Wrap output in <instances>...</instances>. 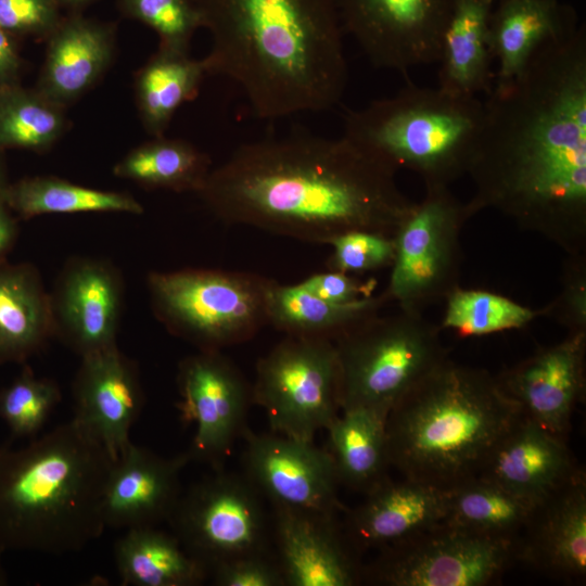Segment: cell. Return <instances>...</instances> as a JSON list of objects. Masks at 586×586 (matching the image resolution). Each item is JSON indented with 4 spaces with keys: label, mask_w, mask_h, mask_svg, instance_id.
<instances>
[{
    "label": "cell",
    "mask_w": 586,
    "mask_h": 586,
    "mask_svg": "<svg viewBox=\"0 0 586 586\" xmlns=\"http://www.w3.org/2000/svg\"><path fill=\"white\" fill-rule=\"evenodd\" d=\"M469 168L473 215L494 209L569 256L586 254V28L494 84Z\"/></svg>",
    "instance_id": "6da1fadb"
},
{
    "label": "cell",
    "mask_w": 586,
    "mask_h": 586,
    "mask_svg": "<svg viewBox=\"0 0 586 586\" xmlns=\"http://www.w3.org/2000/svg\"><path fill=\"white\" fill-rule=\"evenodd\" d=\"M395 176L344 136L290 135L239 145L198 196L224 224L329 244L356 230L394 235L415 204Z\"/></svg>",
    "instance_id": "7a4b0ae2"
},
{
    "label": "cell",
    "mask_w": 586,
    "mask_h": 586,
    "mask_svg": "<svg viewBox=\"0 0 586 586\" xmlns=\"http://www.w3.org/2000/svg\"><path fill=\"white\" fill-rule=\"evenodd\" d=\"M212 39L207 74L240 87L264 119L328 111L347 84L334 0H193Z\"/></svg>",
    "instance_id": "3957f363"
},
{
    "label": "cell",
    "mask_w": 586,
    "mask_h": 586,
    "mask_svg": "<svg viewBox=\"0 0 586 586\" xmlns=\"http://www.w3.org/2000/svg\"><path fill=\"white\" fill-rule=\"evenodd\" d=\"M522 415L496 375L446 358L390 410V464L406 479L448 491L479 476Z\"/></svg>",
    "instance_id": "277c9868"
},
{
    "label": "cell",
    "mask_w": 586,
    "mask_h": 586,
    "mask_svg": "<svg viewBox=\"0 0 586 586\" xmlns=\"http://www.w3.org/2000/svg\"><path fill=\"white\" fill-rule=\"evenodd\" d=\"M113 462L73 419L22 448L0 445V549L64 555L99 538Z\"/></svg>",
    "instance_id": "5b68a950"
},
{
    "label": "cell",
    "mask_w": 586,
    "mask_h": 586,
    "mask_svg": "<svg viewBox=\"0 0 586 586\" xmlns=\"http://www.w3.org/2000/svg\"><path fill=\"white\" fill-rule=\"evenodd\" d=\"M483 120L477 97L409 84L393 97L347 112L342 136L396 171H413L424 188L450 187L468 175Z\"/></svg>",
    "instance_id": "8992f818"
},
{
    "label": "cell",
    "mask_w": 586,
    "mask_h": 586,
    "mask_svg": "<svg viewBox=\"0 0 586 586\" xmlns=\"http://www.w3.org/2000/svg\"><path fill=\"white\" fill-rule=\"evenodd\" d=\"M440 330L422 313L399 309L371 316L334 340L341 411L367 409L386 420L393 406L448 358Z\"/></svg>",
    "instance_id": "52a82bcc"
},
{
    "label": "cell",
    "mask_w": 586,
    "mask_h": 586,
    "mask_svg": "<svg viewBox=\"0 0 586 586\" xmlns=\"http://www.w3.org/2000/svg\"><path fill=\"white\" fill-rule=\"evenodd\" d=\"M273 280L211 268L151 271L146 277L155 318L200 351H221L254 337L267 321Z\"/></svg>",
    "instance_id": "ba28073f"
},
{
    "label": "cell",
    "mask_w": 586,
    "mask_h": 586,
    "mask_svg": "<svg viewBox=\"0 0 586 586\" xmlns=\"http://www.w3.org/2000/svg\"><path fill=\"white\" fill-rule=\"evenodd\" d=\"M252 403L265 411L271 432L314 442L341 412L334 342L285 335L257 361Z\"/></svg>",
    "instance_id": "9c48e42d"
},
{
    "label": "cell",
    "mask_w": 586,
    "mask_h": 586,
    "mask_svg": "<svg viewBox=\"0 0 586 586\" xmlns=\"http://www.w3.org/2000/svg\"><path fill=\"white\" fill-rule=\"evenodd\" d=\"M397 227L395 257L384 291L399 309L423 313L459 285L461 231L474 216L449 187L424 188Z\"/></svg>",
    "instance_id": "30bf717a"
},
{
    "label": "cell",
    "mask_w": 586,
    "mask_h": 586,
    "mask_svg": "<svg viewBox=\"0 0 586 586\" xmlns=\"http://www.w3.org/2000/svg\"><path fill=\"white\" fill-rule=\"evenodd\" d=\"M213 471L181 492L167 520L208 572L235 557L272 552L271 515L264 497L244 474Z\"/></svg>",
    "instance_id": "8fae6325"
},
{
    "label": "cell",
    "mask_w": 586,
    "mask_h": 586,
    "mask_svg": "<svg viewBox=\"0 0 586 586\" xmlns=\"http://www.w3.org/2000/svg\"><path fill=\"white\" fill-rule=\"evenodd\" d=\"M515 542L446 521L378 550L362 583L381 586H486L515 562Z\"/></svg>",
    "instance_id": "7c38bea8"
},
{
    "label": "cell",
    "mask_w": 586,
    "mask_h": 586,
    "mask_svg": "<svg viewBox=\"0 0 586 586\" xmlns=\"http://www.w3.org/2000/svg\"><path fill=\"white\" fill-rule=\"evenodd\" d=\"M177 386L180 418L195 425L191 460L224 469L247 428L252 384L221 351L199 349L179 362Z\"/></svg>",
    "instance_id": "4fadbf2b"
},
{
    "label": "cell",
    "mask_w": 586,
    "mask_h": 586,
    "mask_svg": "<svg viewBox=\"0 0 586 586\" xmlns=\"http://www.w3.org/2000/svg\"><path fill=\"white\" fill-rule=\"evenodd\" d=\"M455 0H334L344 33L378 68L436 63Z\"/></svg>",
    "instance_id": "5bb4252c"
},
{
    "label": "cell",
    "mask_w": 586,
    "mask_h": 586,
    "mask_svg": "<svg viewBox=\"0 0 586 586\" xmlns=\"http://www.w3.org/2000/svg\"><path fill=\"white\" fill-rule=\"evenodd\" d=\"M243 474L271 507L335 515L345 508L331 455L314 442L244 430Z\"/></svg>",
    "instance_id": "9a60e30c"
},
{
    "label": "cell",
    "mask_w": 586,
    "mask_h": 586,
    "mask_svg": "<svg viewBox=\"0 0 586 586\" xmlns=\"http://www.w3.org/2000/svg\"><path fill=\"white\" fill-rule=\"evenodd\" d=\"M53 337L80 357L117 346L125 281L111 260L73 256L49 292Z\"/></svg>",
    "instance_id": "2e32d148"
},
{
    "label": "cell",
    "mask_w": 586,
    "mask_h": 586,
    "mask_svg": "<svg viewBox=\"0 0 586 586\" xmlns=\"http://www.w3.org/2000/svg\"><path fill=\"white\" fill-rule=\"evenodd\" d=\"M80 358L72 384V419L115 461L130 444V429L144 404L138 365L118 346Z\"/></svg>",
    "instance_id": "e0dca14e"
},
{
    "label": "cell",
    "mask_w": 586,
    "mask_h": 586,
    "mask_svg": "<svg viewBox=\"0 0 586 586\" xmlns=\"http://www.w3.org/2000/svg\"><path fill=\"white\" fill-rule=\"evenodd\" d=\"M585 368L586 332H578L538 348L496 377L526 417L565 440L585 395Z\"/></svg>",
    "instance_id": "ac0fdd59"
},
{
    "label": "cell",
    "mask_w": 586,
    "mask_h": 586,
    "mask_svg": "<svg viewBox=\"0 0 586 586\" xmlns=\"http://www.w3.org/2000/svg\"><path fill=\"white\" fill-rule=\"evenodd\" d=\"M272 542L285 586H355L360 555L337 517L272 507Z\"/></svg>",
    "instance_id": "d6986e66"
},
{
    "label": "cell",
    "mask_w": 586,
    "mask_h": 586,
    "mask_svg": "<svg viewBox=\"0 0 586 586\" xmlns=\"http://www.w3.org/2000/svg\"><path fill=\"white\" fill-rule=\"evenodd\" d=\"M189 451L163 457L130 444L113 462L101 501L105 528L157 526L167 521L181 495L180 474Z\"/></svg>",
    "instance_id": "ffe728a7"
},
{
    "label": "cell",
    "mask_w": 586,
    "mask_h": 586,
    "mask_svg": "<svg viewBox=\"0 0 586 586\" xmlns=\"http://www.w3.org/2000/svg\"><path fill=\"white\" fill-rule=\"evenodd\" d=\"M515 559L570 583L586 576V475L536 502L515 543Z\"/></svg>",
    "instance_id": "44dd1931"
},
{
    "label": "cell",
    "mask_w": 586,
    "mask_h": 586,
    "mask_svg": "<svg viewBox=\"0 0 586 586\" xmlns=\"http://www.w3.org/2000/svg\"><path fill=\"white\" fill-rule=\"evenodd\" d=\"M345 513L344 534L361 555L444 522L447 491L406 477L397 482L388 477L367 493L359 506Z\"/></svg>",
    "instance_id": "7402d4cb"
},
{
    "label": "cell",
    "mask_w": 586,
    "mask_h": 586,
    "mask_svg": "<svg viewBox=\"0 0 586 586\" xmlns=\"http://www.w3.org/2000/svg\"><path fill=\"white\" fill-rule=\"evenodd\" d=\"M582 470L565 440L523 413L493 449L479 476L536 504Z\"/></svg>",
    "instance_id": "603a6c76"
},
{
    "label": "cell",
    "mask_w": 586,
    "mask_h": 586,
    "mask_svg": "<svg viewBox=\"0 0 586 586\" xmlns=\"http://www.w3.org/2000/svg\"><path fill=\"white\" fill-rule=\"evenodd\" d=\"M46 40L35 89L63 107L92 89L115 58L114 28L82 16L61 18Z\"/></svg>",
    "instance_id": "cb8c5ba5"
},
{
    "label": "cell",
    "mask_w": 586,
    "mask_h": 586,
    "mask_svg": "<svg viewBox=\"0 0 586 586\" xmlns=\"http://www.w3.org/2000/svg\"><path fill=\"white\" fill-rule=\"evenodd\" d=\"M579 26L574 8L561 0H497L488 25L494 84L512 80L537 50L570 38Z\"/></svg>",
    "instance_id": "d4e9b609"
},
{
    "label": "cell",
    "mask_w": 586,
    "mask_h": 586,
    "mask_svg": "<svg viewBox=\"0 0 586 586\" xmlns=\"http://www.w3.org/2000/svg\"><path fill=\"white\" fill-rule=\"evenodd\" d=\"M496 0H455L446 23L438 67V88L464 98L488 93L494 62L488 25Z\"/></svg>",
    "instance_id": "484cf974"
},
{
    "label": "cell",
    "mask_w": 586,
    "mask_h": 586,
    "mask_svg": "<svg viewBox=\"0 0 586 586\" xmlns=\"http://www.w3.org/2000/svg\"><path fill=\"white\" fill-rule=\"evenodd\" d=\"M53 337L50 295L29 263L0 264V364H24Z\"/></svg>",
    "instance_id": "4316f807"
},
{
    "label": "cell",
    "mask_w": 586,
    "mask_h": 586,
    "mask_svg": "<svg viewBox=\"0 0 586 586\" xmlns=\"http://www.w3.org/2000/svg\"><path fill=\"white\" fill-rule=\"evenodd\" d=\"M390 302L385 292L355 302L324 301L301 283L272 282L267 295V321L285 335L336 340L365 319L379 314Z\"/></svg>",
    "instance_id": "83f0119b"
},
{
    "label": "cell",
    "mask_w": 586,
    "mask_h": 586,
    "mask_svg": "<svg viewBox=\"0 0 586 586\" xmlns=\"http://www.w3.org/2000/svg\"><path fill=\"white\" fill-rule=\"evenodd\" d=\"M114 559L126 586H196L209 578L179 539L157 526L126 530L114 544Z\"/></svg>",
    "instance_id": "f1b7e54d"
},
{
    "label": "cell",
    "mask_w": 586,
    "mask_h": 586,
    "mask_svg": "<svg viewBox=\"0 0 586 586\" xmlns=\"http://www.w3.org/2000/svg\"><path fill=\"white\" fill-rule=\"evenodd\" d=\"M205 74L203 59L158 46L133 79L136 105L144 130L152 137L164 136L177 110L198 95Z\"/></svg>",
    "instance_id": "f546056e"
},
{
    "label": "cell",
    "mask_w": 586,
    "mask_h": 586,
    "mask_svg": "<svg viewBox=\"0 0 586 586\" xmlns=\"http://www.w3.org/2000/svg\"><path fill=\"white\" fill-rule=\"evenodd\" d=\"M326 431L340 484L366 495L390 477L385 419L367 409H347Z\"/></svg>",
    "instance_id": "4dcf8cb0"
},
{
    "label": "cell",
    "mask_w": 586,
    "mask_h": 586,
    "mask_svg": "<svg viewBox=\"0 0 586 586\" xmlns=\"http://www.w3.org/2000/svg\"><path fill=\"white\" fill-rule=\"evenodd\" d=\"M212 168L208 154L191 142L161 136L130 150L112 171L142 188L198 194Z\"/></svg>",
    "instance_id": "1f68e13d"
},
{
    "label": "cell",
    "mask_w": 586,
    "mask_h": 586,
    "mask_svg": "<svg viewBox=\"0 0 586 586\" xmlns=\"http://www.w3.org/2000/svg\"><path fill=\"white\" fill-rule=\"evenodd\" d=\"M3 202L23 219L51 214L144 212L143 205L129 193L89 188L55 176H35L9 183Z\"/></svg>",
    "instance_id": "d6a6232c"
},
{
    "label": "cell",
    "mask_w": 586,
    "mask_h": 586,
    "mask_svg": "<svg viewBox=\"0 0 586 586\" xmlns=\"http://www.w3.org/2000/svg\"><path fill=\"white\" fill-rule=\"evenodd\" d=\"M534 505L493 481L476 476L447 491L445 521L517 543Z\"/></svg>",
    "instance_id": "836d02e7"
},
{
    "label": "cell",
    "mask_w": 586,
    "mask_h": 586,
    "mask_svg": "<svg viewBox=\"0 0 586 586\" xmlns=\"http://www.w3.org/2000/svg\"><path fill=\"white\" fill-rule=\"evenodd\" d=\"M66 128L65 107L37 89L20 84L0 87V150L46 151Z\"/></svg>",
    "instance_id": "e575fe53"
},
{
    "label": "cell",
    "mask_w": 586,
    "mask_h": 586,
    "mask_svg": "<svg viewBox=\"0 0 586 586\" xmlns=\"http://www.w3.org/2000/svg\"><path fill=\"white\" fill-rule=\"evenodd\" d=\"M441 329L463 337L517 330L543 316L542 308L524 306L501 294L480 289L455 288L445 298Z\"/></svg>",
    "instance_id": "d590c367"
},
{
    "label": "cell",
    "mask_w": 586,
    "mask_h": 586,
    "mask_svg": "<svg viewBox=\"0 0 586 586\" xmlns=\"http://www.w3.org/2000/svg\"><path fill=\"white\" fill-rule=\"evenodd\" d=\"M62 399L61 388L50 378L37 377L30 367L0 388V419L11 438L36 437Z\"/></svg>",
    "instance_id": "8d00e7d4"
},
{
    "label": "cell",
    "mask_w": 586,
    "mask_h": 586,
    "mask_svg": "<svg viewBox=\"0 0 586 586\" xmlns=\"http://www.w3.org/2000/svg\"><path fill=\"white\" fill-rule=\"evenodd\" d=\"M122 12L154 30L161 47L189 52L201 20L193 0H117Z\"/></svg>",
    "instance_id": "74e56055"
},
{
    "label": "cell",
    "mask_w": 586,
    "mask_h": 586,
    "mask_svg": "<svg viewBox=\"0 0 586 586\" xmlns=\"http://www.w3.org/2000/svg\"><path fill=\"white\" fill-rule=\"evenodd\" d=\"M329 269L365 272L391 267L395 257L393 237L364 230L348 231L333 238Z\"/></svg>",
    "instance_id": "f35d334b"
},
{
    "label": "cell",
    "mask_w": 586,
    "mask_h": 586,
    "mask_svg": "<svg viewBox=\"0 0 586 586\" xmlns=\"http://www.w3.org/2000/svg\"><path fill=\"white\" fill-rule=\"evenodd\" d=\"M542 310L568 333L586 332V254L566 255L560 292Z\"/></svg>",
    "instance_id": "ab89813d"
},
{
    "label": "cell",
    "mask_w": 586,
    "mask_h": 586,
    "mask_svg": "<svg viewBox=\"0 0 586 586\" xmlns=\"http://www.w3.org/2000/svg\"><path fill=\"white\" fill-rule=\"evenodd\" d=\"M218 586H285L276 553H250L229 559L209 572Z\"/></svg>",
    "instance_id": "60d3db41"
},
{
    "label": "cell",
    "mask_w": 586,
    "mask_h": 586,
    "mask_svg": "<svg viewBox=\"0 0 586 586\" xmlns=\"http://www.w3.org/2000/svg\"><path fill=\"white\" fill-rule=\"evenodd\" d=\"M60 21L55 0H0V27L14 37L46 39Z\"/></svg>",
    "instance_id": "b9f144b4"
},
{
    "label": "cell",
    "mask_w": 586,
    "mask_h": 586,
    "mask_svg": "<svg viewBox=\"0 0 586 586\" xmlns=\"http://www.w3.org/2000/svg\"><path fill=\"white\" fill-rule=\"evenodd\" d=\"M306 290L320 298L346 304L372 294L377 281H360L346 272L330 270L311 275L300 282Z\"/></svg>",
    "instance_id": "7bdbcfd3"
},
{
    "label": "cell",
    "mask_w": 586,
    "mask_h": 586,
    "mask_svg": "<svg viewBox=\"0 0 586 586\" xmlns=\"http://www.w3.org/2000/svg\"><path fill=\"white\" fill-rule=\"evenodd\" d=\"M21 67L14 36L0 27V87L18 84Z\"/></svg>",
    "instance_id": "ee69618b"
},
{
    "label": "cell",
    "mask_w": 586,
    "mask_h": 586,
    "mask_svg": "<svg viewBox=\"0 0 586 586\" xmlns=\"http://www.w3.org/2000/svg\"><path fill=\"white\" fill-rule=\"evenodd\" d=\"M18 233V226L13 212L0 200V264L5 262Z\"/></svg>",
    "instance_id": "f6af8a7d"
},
{
    "label": "cell",
    "mask_w": 586,
    "mask_h": 586,
    "mask_svg": "<svg viewBox=\"0 0 586 586\" xmlns=\"http://www.w3.org/2000/svg\"><path fill=\"white\" fill-rule=\"evenodd\" d=\"M94 0H55L58 5H64L67 8L76 9V8H82Z\"/></svg>",
    "instance_id": "bcb514c9"
},
{
    "label": "cell",
    "mask_w": 586,
    "mask_h": 586,
    "mask_svg": "<svg viewBox=\"0 0 586 586\" xmlns=\"http://www.w3.org/2000/svg\"><path fill=\"white\" fill-rule=\"evenodd\" d=\"M8 184L9 183L7 181L3 162H2V160L0 157V200H3V195H4V192L7 190Z\"/></svg>",
    "instance_id": "7dc6e473"
},
{
    "label": "cell",
    "mask_w": 586,
    "mask_h": 586,
    "mask_svg": "<svg viewBox=\"0 0 586 586\" xmlns=\"http://www.w3.org/2000/svg\"><path fill=\"white\" fill-rule=\"evenodd\" d=\"M2 553L3 551L0 549V586L5 585L8 583V576L2 564V560H1Z\"/></svg>",
    "instance_id": "c3c4849f"
},
{
    "label": "cell",
    "mask_w": 586,
    "mask_h": 586,
    "mask_svg": "<svg viewBox=\"0 0 586 586\" xmlns=\"http://www.w3.org/2000/svg\"><path fill=\"white\" fill-rule=\"evenodd\" d=\"M497 1V0H496Z\"/></svg>",
    "instance_id": "681fc988"
}]
</instances>
